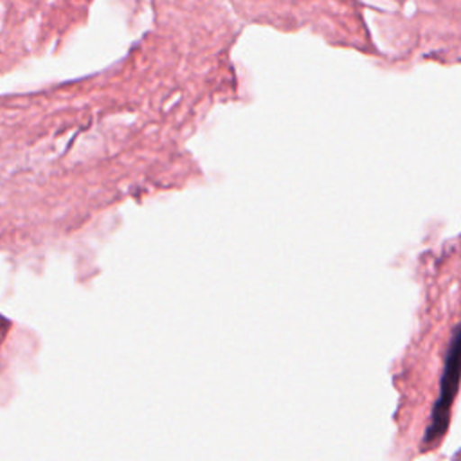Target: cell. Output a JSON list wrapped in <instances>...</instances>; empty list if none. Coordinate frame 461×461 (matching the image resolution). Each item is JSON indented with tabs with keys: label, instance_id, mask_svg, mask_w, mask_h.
Masks as SVG:
<instances>
[{
	"label": "cell",
	"instance_id": "1",
	"mask_svg": "<svg viewBox=\"0 0 461 461\" xmlns=\"http://www.w3.org/2000/svg\"><path fill=\"white\" fill-rule=\"evenodd\" d=\"M459 328L456 326L450 337V344L447 349L445 357V367H443V376H441V385H439V396L432 407L430 412V421L425 429L423 436V448L432 447L447 430L448 427V414L452 407V400L457 391V382H459Z\"/></svg>",
	"mask_w": 461,
	"mask_h": 461
},
{
	"label": "cell",
	"instance_id": "2",
	"mask_svg": "<svg viewBox=\"0 0 461 461\" xmlns=\"http://www.w3.org/2000/svg\"><path fill=\"white\" fill-rule=\"evenodd\" d=\"M5 330H7V324H5V321L0 317V342H2L4 335H5Z\"/></svg>",
	"mask_w": 461,
	"mask_h": 461
}]
</instances>
